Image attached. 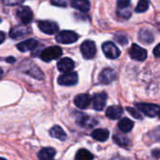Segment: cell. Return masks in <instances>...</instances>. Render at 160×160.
Returning <instances> with one entry per match:
<instances>
[{
    "instance_id": "34",
    "label": "cell",
    "mask_w": 160,
    "mask_h": 160,
    "mask_svg": "<svg viewBox=\"0 0 160 160\" xmlns=\"http://www.w3.org/2000/svg\"><path fill=\"white\" fill-rule=\"evenodd\" d=\"M154 53L156 55V57H159V45H157L155 50H154Z\"/></svg>"
},
{
    "instance_id": "5",
    "label": "cell",
    "mask_w": 160,
    "mask_h": 160,
    "mask_svg": "<svg viewBox=\"0 0 160 160\" xmlns=\"http://www.w3.org/2000/svg\"><path fill=\"white\" fill-rule=\"evenodd\" d=\"M16 16L23 24H27V23L31 22L34 18L32 9L26 6L19 7L16 10Z\"/></svg>"
},
{
    "instance_id": "3",
    "label": "cell",
    "mask_w": 160,
    "mask_h": 160,
    "mask_svg": "<svg viewBox=\"0 0 160 160\" xmlns=\"http://www.w3.org/2000/svg\"><path fill=\"white\" fill-rule=\"evenodd\" d=\"M55 39L57 42L62 44H71L79 39V36L73 31L65 30L58 33L57 36L55 37Z\"/></svg>"
},
{
    "instance_id": "27",
    "label": "cell",
    "mask_w": 160,
    "mask_h": 160,
    "mask_svg": "<svg viewBox=\"0 0 160 160\" xmlns=\"http://www.w3.org/2000/svg\"><path fill=\"white\" fill-rule=\"evenodd\" d=\"M148 7H149V2L148 0H140L136 8H135V11L138 12V13H142V12H144L148 9Z\"/></svg>"
},
{
    "instance_id": "39",
    "label": "cell",
    "mask_w": 160,
    "mask_h": 160,
    "mask_svg": "<svg viewBox=\"0 0 160 160\" xmlns=\"http://www.w3.org/2000/svg\"><path fill=\"white\" fill-rule=\"evenodd\" d=\"M0 160H7V159H5V158H0Z\"/></svg>"
},
{
    "instance_id": "32",
    "label": "cell",
    "mask_w": 160,
    "mask_h": 160,
    "mask_svg": "<svg viewBox=\"0 0 160 160\" xmlns=\"http://www.w3.org/2000/svg\"><path fill=\"white\" fill-rule=\"evenodd\" d=\"M115 39H116V41H117L119 44H121V45H127L128 42V38H127L126 36H124V35L116 36V37H115Z\"/></svg>"
},
{
    "instance_id": "21",
    "label": "cell",
    "mask_w": 160,
    "mask_h": 160,
    "mask_svg": "<svg viewBox=\"0 0 160 160\" xmlns=\"http://www.w3.org/2000/svg\"><path fill=\"white\" fill-rule=\"evenodd\" d=\"M71 6L82 12H86L90 9V2L89 0H72Z\"/></svg>"
},
{
    "instance_id": "22",
    "label": "cell",
    "mask_w": 160,
    "mask_h": 160,
    "mask_svg": "<svg viewBox=\"0 0 160 160\" xmlns=\"http://www.w3.org/2000/svg\"><path fill=\"white\" fill-rule=\"evenodd\" d=\"M50 135H51V137H52L54 139H57V140H60V141H65L66 138H67L66 132L59 126L52 127L50 129Z\"/></svg>"
},
{
    "instance_id": "31",
    "label": "cell",
    "mask_w": 160,
    "mask_h": 160,
    "mask_svg": "<svg viewBox=\"0 0 160 160\" xmlns=\"http://www.w3.org/2000/svg\"><path fill=\"white\" fill-rule=\"evenodd\" d=\"M127 110H128V112L134 117V118H136V119H142V115L140 114V112L136 110V109H134V108H130V107H128L127 108Z\"/></svg>"
},
{
    "instance_id": "35",
    "label": "cell",
    "mask_w": 160,
    "mask_h": 160,
    "mask_svg": "<svg viewBox=\"0 0 160 160\" xmlns=\"http://www.w3.org/2000/svg\"><path fill=\"white\" fill-rule=\"evenodd\" d=\"M5 40V33L0 31V44Z\"/></svg>"
},
{
    "instance_id": "40",
    "label": "cell",
    "mask_w": 160,
    "mask_h": 160,
    "mask_svg": "<svg viewBox=\"0 0 160 160\" xmlns=\"http://www.w3.org/2000/svg\"><path fill=\"white\" fill-rule=\"evenodd\" d=\"M0 22H1V18H0Z\"/></svg>"
},
{
    "instance_id": "12",
    "label": "cell",
    "mask_w": 160,
    "mask_h": 160,
    "mask_svg": "<svg viewBox=\"0 0 160 160\" xmlns=\"http://www.w3.org/2000/svg\"><path fill=\"white\" fill-rule=\"evenodd\" d=\"M107 98H108V96L105 92L96 94L93 98V108H94V110H96L98 112L102 111L106 106Z\"/></svg>"
},
{
    "instance_id": "18",
    "label": "cell",
    "mask_w": 160,
    "mask_h": 160,
    "mask_svg": "<svg viewBox=\"0 0 160 160\" xmlns=\"http://www.w3.org/2000/svg\"><path fill=\"white\" fill-rule=\"evenodd\" d=\"M55 154H56V152L53 148L46 147L39 151L38 158L39 160H53Z\"/></svg>"
},
{
    "instance_id": "26",
    "label": "cell",
    "mask_w": 160,
    "mask_h": 160,
    "mask_svg": "<svg viewBox=\"0 0 160 160\" xmlns=\"http://www.w3.org/2000/svg\"><path fill=\"white\" fill-rule=\"evenodd\" d=\"M113 141L121 147H128L130 143L129 140L125 137V136H121V135H114L113 136Z\"/></svg>"
},
{
    "instance_id": "9",
    "label": "cell",
    "mask_w": 160,
    "mask_h": 160,
    "mask_svg": "<svg viewBox=\"0 0 160 160\" xmlns=\"http://www.w3.org/2000/svg\"><path fill=\"white\" fill-rule=\"evenodd\" d=\"M38 26L43 33L48 35H53L59 29L58 24L52 21H39L38 22Z\"/></svg>"
},
{
    "instance_id": "33",
    "label": "cell",
    "mask_w": 160,
    "mask_h": 160,
    "mask_svg": "<svg viewBox=\"0 0 160 160\" xmlns=\"http://www.w3.org/2000/svg\"><path fill=\"white\" fill-rule=\"evenodd\" d=\"M24 0H3L5 5H10V6H14V5H18L22 3Z\"/></svg>"
},
{
    "instance_id": "7",
    "label": "cell",
    "mask_w": 160,
    "mask_h": 160,
    "mask_svg": "<svg viewBox=\"0 0 160 160\" xmlns=\"http://www.w3.org/2000/svg\"><path fill=\"white\" fill-rule=\"evenodd\" d=\"M102 51L106 57L109 59H116L120 56V50L117 48V46L111 41L105 42L102 45Z\"/></svg>"
},
{
    "instance_id": "17",
    "label": "cell",
    "mask_w": 160,
    "mask_h": 160,
    "mask_svg": "<svg viewBox=\"0 0 160 160\" xmlns=\"http://www.w3.org/2000/svg\"><path fill=\"white\" fill-rule=\"evenodd\" d=\"M77 124L82 128H92L98 125V121L90 116L84 114H79L77 118Z\"/></svg>"
},
{
    "instance_id": "37",
    "label": "cell",
    "mask_w": 160,
    "mask_h": 160,
    "mask_svg": "<svg viewBox=\"0 0 160 160\" xmlns=\"http://www.w3.org/2000/svg\"><path fill=\"white\" fill-rule=\"evenodd\" d=\"M153 153H154L153 155H155V156H156V158H158V149H157V150H155Z\"/></svg>"
},
{
    "instance_id": "8",
    "label": "cell",
    "mask_w": 160,
    "mask_h": 160,
    "mask_svg": "<svg viewBox=\"0 0 160 160\" xmlns=\"http://www.w3.org/2000/svg\"><path fill=\"white\" fill-rule=\"evenodd\" d=\"M78 82V74L76 72H68L59 76L58 83L64 86H72Z\"/></svg>"
},
{
    "instance_id": "29",
    "label": "cell",
    "mask_w": 160,
    "mask_h": 160,
    "mask_svg": "<svg viewBox=\"0 0 160 160\" xmlns=\"http://www.w3.org/2000/svg\"><path fill=\"white\" fill-rule=\"evenodd\" d=\"M117 13H118V16L122 17V18H129L131 16V11L128 8H123V9H118L117 10Z\"/></svg>"
},
{
    "instance_id": "13",
    "label": "cell",
    "mask_w": 160,
    "mask_h": 160,
    "mask_svg": "<svg viewBox=\"0 0 160 160\" xmlns=\"http://www.w3.org/2000/svg\"><path fill=\"white\" fill-rule=\"evenodd\" d=\"M74 68H75L74 61L72 59L68 58V57H65V58L59 60L58 63H57V68L62 73L71 72Z\"/></svg>"
},
{
    "instance_id": "14",
    "label": "cell",
    "mask_w": 160,
    "mask_h": 160,
    "mask_svg": "<svg viewBox=\"0 0 160 160\" xmlns=\"http://www.w3.org/2000/svg\"><path fill=\"white\" fill-rule=\"evenodd\" d=\"M115 78H116L115 71L111 68H107L101 71L99 75V82L103 84H109L115 80Z\"/></svg>"
},
{
    "instance_id": "28",
    "label": "cell",
    "mask_w": 160,
    "mask_h": 160,
    "mask_svg": "<svg viewBox=\"0 0 160 160\" xmlns=\"http://www.w3.org/2000/svg\"><path fill=\"white\" fill-rule=\"evenodd\" d=\"M72 0H52V4L60 7V8H67L71 5Z\"/></svg>"
},
{
    "instance_id": "11",
    "label": "cell",
    "mask_w": 160,
    "mask_h": 160,
    "mask_svg": "<svg viewBox=\"0 0 160 160\" xmlns=\"http://www.w3.org/2000/svg\"><path fill=\"white\" fill-rule=\"evenodd\" d=\"M129 55L132 59L138 61H144L147 57V52L143 48L140 47L137 44H132L129 50Z\"/></svg>"
},
{
    "instance_id": "36",
    "label": "cell",
    "mask_w": 160,
    "mask_h": 160,
    "mask_svg": "<svg viewBox=\"0 0 160 160\" xmlns=\"http://www.w3.org/2000/svg\"><path fill=\"white\" fill-rule=\"evenodd\" d=\"M6 61L8 62V63H13V62H15V59L13 57H8V58H7Z\"/></svg>"
},
{
    "instance_id": "24",
    "label": "cell",
    "mask_w": 160,
    "mask_h": 160,
    "mask_svg": "<svg viewBox=\"0 0 160 160\" xmlns=\"http://www.w3.org/2000/svg\"><path fill=\"white\" fill-rule=\"evenodd\" d=\"M139 38L142 42L143 43H147V44H150L152 43L154 40H155V38H154V35L152 32H150L149 30L147 29H142L140 31V34H139Z\"/></svg>"
},
{
    "instance_id": "6",
    "label": "cell",
    "mask_w": 160,
    "mask_h": 160,
    "mask_svg": "<svg viewBox=\"0 0 160 160\" xmlns=\"http://www.w3.org/2000/svg\"><path fill=\"white\" fill-rule=\"evenodd\" d=\"M136 107L142 111L148 117H157L159 112V106L157 104H149V103H138Z\"/></svg>"
},
{
    "instance_id": "20",
    "label": "cell",
    "mask_w": 160,
    "mask_h": 160,
    "mask_svg": "<svg viewBox=\"0 0 160 160\" xmlns=\"http://www.w3.org/2000/svg\"><path fill=\"white\" fill-rule=\"evenodd\" d=\"M109 135H110L109 131L105 128H98L91 133L92 138H94L96 141L98 142H106L109 138Z\"/></svg>"
},
{
    "instance_id": "4",
    "label": "cell",
    "mask_w": 160,
    "mask_h": 160,
    "mask_svg": "<svg viewBox=\"0 0 160 160\" xmlns=\"http://www.w3.org/2000/svg\"><path fill=\"white\" fill-rule=\"evenodd\" d=\"M22 70L28 74L29 76L38 79V80H42L44 75L42 73V71L33 63L31 62H23L22 66Z\"/></svg>"
},
{
    "instance_id": "1",
    "label": "cell",
    "mask_w": 160,
    "mask_h": 160,
    "mask_svg": "<svg viewBox=\"0 0 160 160\" xmlns=\"http://www.w3.org/2000/svg\"><path fill=\"white\" fill-rule=\"evenodd\" d=\"M62 49L58 46H52L42 51L40 53V58L44 62H50L54 59L59 58L62 55Z\"/></svg>"
},
{
    "instance_id": "19",
    "label": "cell",
    "mask_w": 160,
    "mask_h": 160,
    "mask_svg": "<svg viewBox=\"0 0 160 160\" xmlns=\"http://www.w3.org/2000/svg\"><path fill=\"white\" fill-rule=\"evenodd\" d=\"M123 113V109L120 106H111L106 111V116L112 120L118 119Z\"/></svg>"
},
{
    "instance_id": "23",
    "label": "cell",
    "mask_w": 160,
    "mask_h": 160,
    "mask_svg": "<svg viewBox=\"0 0 160 160\" xmlns=\"http://www.w3.org/2000/svg\"><path fill=\"white\" fill-rule=\"evenodd\" d=\"M118 128L119 129L124 132V133H128L132 130V128H134V123L128 119V118H123L122 120H120V122L118 123Z\"/></svg>"
},
{
    "instance_id": "30",
    "label": "cell",
    "mask_w": 160,
    "mask_h": 160,
    "mask_svg": "<svg viewBox=\"0 0 160 160\" xmlns=\"http://www.w3.org/2000/svg\"><path fill=\"white\" fill-rule=\"evenodd\" d=\"M130 4V0H117V8L118 9L128 8Z\"/></svg>"
},
{
    "instance_id": "25",
    "label": "cell",
    "mask_w": 160,
    "mask_h": 160,
    "mask_svg": "<svg viewBox=\"0 0 160 160\" xmlns=\"http://www.w3.org/2000/svg\"><path fill=\"white\" fill-rule=\"evenodd\" d=\"M94 156L86 149H80L76 156H75V160H93Z\"/></svg>"
},
{
    "instance_id": "16",
    "label": "cell",
    "mask_w": 160,
    "mask_h": 160,
    "mask_svg": "<svg viewBox=\"0 0 160 160\" xmlns=\"http://www.w3.org/2000/svg\"><path fill=\"white\" fill-rule=\"evenodd\" d=\"M91 97L87 94H80L75 97L74 104L80 109H86L91 104Z\"/></svg>"
},
{
    "instance_id": "38",
    "label": "cell",
    "mask_w": 160,
    "mask_h": 160,
    "mask_svg": "<svg viewBox=\"0 0 160 160\" xmlns=\"http://www.w3.org/2000/svg\"><path fill=\"white\" fill-rule=\"evenodd\" d=\"M3 74H4V72H3V69H2V68H0V79H1L2 77H3Z\"/></svg>"
},
{
    "instance_id": "10",
    "label": "cell",
    "mask_w": 160,
    "mask_h": 160,
    "mask_svg": "<svg viewBox=\"0 0 160 160\" xmlns=\"http://www.w3.org/2000/svg\"><path fill=\"white\" fill-rule=\"evenodd\" d=\"M31 33V30L26 25H16L12 27L9 31V36L13 39H19L26 37Z\"/></svg>"
},
{
    "instance_id": "15",
    "label": "cell",
    "mask_w": 160,
    "mask_h": 160,
    "mask_svg": "<svg viewBox=\"0 0 160 160\" xmlns=\"http://www.w3.org/2000/svg\"><path fill=\"white\" fill-rule=\"evenodd\" d=\"M38 42L36 39H27L25 41L20 42L19 44H17V49L22 52H29V51H35L37 49V47L38 46Z\"/></svg>"
},
{
    "instance_id": "2",
    "label": "cell",
    "mask_w": 160,
    "mask_h": 160,
    "mask_svg": "<svg viewBox=\"0 0 160 160\" xmlns=\"http://www.w3.org/2000/svg\"><path fill=\"white\" fill-rule=\"evenodd\" d=\"M81 52L84 59H93L97 53V47L94 41L85 40L81 45Z\"/></svg>"
}]
</instances>
